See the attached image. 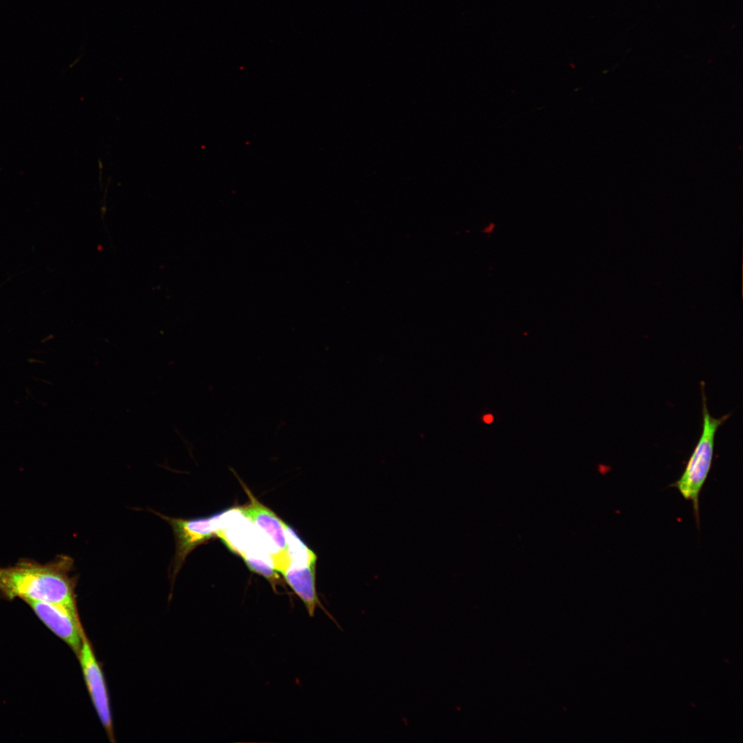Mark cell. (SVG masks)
Returning a JSON list of instances; mask_svg holds the SVG:
<instances>
[{"label":"cell","instance_id":"obj_1","mask_svg":"<svg viewBox=\"0 0 743 743\" xmlns=\"http://www.w3.org/2000/svg\"><path fill=\"white\" fill-rule=\"evenodd\" d=\"M72 563L70 557L63 556L45 564L22 561L0 567V590L10 599L59 604L78 612L76 578L69 575Z\"/></svg>","mask_w":743,"mask_h":743},{"label":"cell","instance_id":"obj_2","mask_svg":"<svg viewBox=\"0 0 743 743\" xmlns=\"http://www.w3.org/2000/svg\"><path fill=\"white\" fill-rule=\"evenodd\" d=\"M704 387L703 384L701 385L702 430L700 438L682 475L671 485L676 487L685 499L692 502L696 518L698 520L699 495L711 467L715 434L719 427L731 415L726 414L719 418L711 416L707 409Z\"/></svg>","mask_w":743,"mask_h":743},{"label":"cell","instance_id":"obj_3","mask_svg":"<svg viewBox=\"0 0 743 743\" xmlns=\"http://www.w3.org/2000/svg\"><path fill=\"white\" fill-rule=\"evenodd\" d=\"M250 502L238 508L239 512L258 526L268 539L271 540L269 557L274 570L283 572L291 564L284 529V521L270 509L263 505L243 484Z\"/></svg>","mask_w":743,"mask_h":743},{"label":"cell","instance_id":"obj_4","mask_svg":"<svg viewBox=\"0 0 743 743\" xmlns=\"http://www.w3.org/2000/svg\"><path fill=\"white\" fill-rule=\"evenodd\" d=\"M226 512L191 519L162 517L171 526L175 537L173 575L177 573L188 554L195 547L217 535Z\"/></svg>","mask_w":743,"mask_h":743},{"label":"cell","instance_id":"obj_5","mask_svg":"<svg viewBox=\"0 0 743 743\" xmlns=\"http://www.w3.org/2000/svg\"><path fill=\"white\" fill-rule=\"evenodd\" d=\"M77 657L94 708L108 737L114 742L112 715L105 676L91 644L85 633Z\"/></svg>","mask_w":743,"mask_h":743},{"label":"cell","instance_id":"obj_6","mask_svg":"<svg viewBox=\"0 0 743 743\" xmlns=\"http://www.w3.org/2000/svg\"><path fill=\"white\" fill-rule=\"evenodd\" d=\"M28 603L41 621L66 643L78 656L85 633L78 612L59 604L45 602Z\"/></svg>","mask_w":743,"mask_h":743},{"label":"cell","instance_id":"obj_7","mask_svg":"<svg viewBox=\"0 0 743 743\" xmlns=\"http://www.w3.org/2000/svg\"><path fill=\"white\" fill-rule=\"evenodd\" d=\"M315 570L316 563L299 566L291 563L281 574L288 585L303 603L310 617L314 616L316 609L319 607L339 627L318 596Z\"/></svg>","mask_w":743,"mask_h":743},{"label":"cell","instance_id":"obj_8","mask_svg":"<svg viewBox=\"0 0 743 743\" xmlns=\"http://www.w3.org/2000/svg\"><path fill=\"white\" fill-rule=\"evenodd\" d=\"M284 529L291 563L299 566L316 563V557L314 552L307 547L294 530L285 522Z\"/></svg>","mask_w":743,"mask_h":743},{"label":"cell","instance_id":"obj_9","mask_svg":"<svg viewBox=\"0 0 743 743\" xmlns=\"http://www.w3.org/2000/svg\"><path fill=\"white\" fill-rule=\"evenodd\" d=\"M239 556L243 559L248 568L269 581L273 590L276 591V586L279 584V577L273 567L259 558L253 557L248 553H241Z\"/></svg>","mask_w":743,"mask_h":743},{"label":"cell","instance_id":"obj_10","mask_svg":"<svg viewBox=\"0 0 743 743\" xmlns=\"http://www.w3.org/2000/svg\"><path fill=\"white\" fill-rule=\"evenodd\" d=\"M484 421L485 422L488 423V424H489V423L492 422V421H493V416H492V415H491V414H488V415H486V416H485L484 417Z\"/></svg>","mask_w":743,"mask_h":743}]
</instances>
